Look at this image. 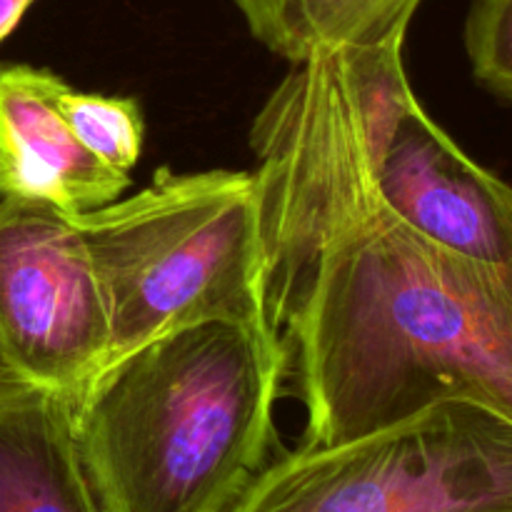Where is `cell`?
I'll list each match as a JSON object with an SVG mask.
<instances>
[{
  "label": "cell",
  "mask_w": 512,
  "mask_h": 512,
  "mask_svg": "<svg viewBox=\"0 0 512 512\" xmlns=\"http://www.w3.org/2000/svg\"><path fill=\"white\" fill-rule=\"evenodd\" d=\"M255 178L268 313L298 368L305 445L448 398L512 420V263L450 253L350 190Z\"/></svg>",
  "instance_id": "6da1fadb"
},
{
  "label": "cell",
  "mask_w": 512,
  "mask_h": 512,
  "mask_svg": "<svg viewBox=\"0 0 512 512\" xmlns=\"http://www.w3.org/2000/svg\"><path fill=\"white\" fill-rule=\"evenodd\" d=\"M290 355L278 330L208 320L110 360L73 400L100 512H230L268 465Z\"/></svg>",
  "instance_id": "7a4b0ae2"
},
{
  "label": "cell",
  "mask_w": 512,
  "mask_h": 512,
  "mask_svg": "<svg viewBox=\"0 0 512 512\" xmlns=\"http://www.w3.org/2000/svg\"><path fill=\"white\" fill-rule=\"evenodd\" d=\"M403 45L393 38L293 63L255 115V170L350 190L450 253L512 263V185L425 113Z\"/></svg>",
  "instance_id": "3957f363"
},
{
  "label": "cell",
  "mask_w": 512,
  "mask_h": 512,
  "mask_svg": "<svg viewBox=\"0 0 512 512\" xmlns=\"http://www.w3.org/2000/svg\"><path fill=\"white\" fill-rule=\"evenodd\" d=\"M73 218L103 288L108 363L208 320L275 330L255 170L160 168L135 195Z\"/></svg>",
  "instance_id": "277c9868"
},
{
  "label": "cell",
  "mask_w": 512,
  "mask_h": 512,
  "mask_svg": "<svg viewBox=\"0 0 512 512\" xmlns=\"http://www.w3.org/2000/svg\"><path fill=\"white\" fill-rule=\"evenodd\" d=\"M230 512H512V420L448 398L273 460Z\"/></svg>",
  "instance_id": "5b68a950"
},
{
  "label": "cell",
  "mask_w": 512,
  "mask_h": 512,
  "mask_svg": "<svg viewBox=\"0 0 512 512\" xmlns=\"http://www.w3.org/2000/svg\"><path fill=\"white\" fill-rule=\"evenodd\" d=\"M0 345L15 378L78 398L110 358L103 288L78 223L0 198Z\"/></svg>",
  "instance_id": "8992f818"
},
{
  "label": "cell",
  "mask_w": 512,
  "mask_h": 512,
  "mask_svg": "<svg viewBox=\"0 0 512 512\" xmlns=\"http://www.w3.org/2000/svg\"><path fill=\"white\" fill-rule=\"evenodd\" d=\"M55 80L53 70L0 63V198L88 213L118 200L130 175L75 138L55 103Z\"/></svg>",
  "instance_id": "52a82bcc"
},
{
  "label": "cell",
  "mask_w": 512,
  "mask_h": 512,
  "mask_svg": "<svg viewBox=\"0 0 512 512\" xmlns=\"http://www.w3.org/2000/svg\"><path fill=\"white\" fill-rule=\"evenodd\" d=\"M0 512H100L73 398L15 375L0 380Z\"/></svg>",
  "instance_id": "ba28073f"
},
{
  "label": "cell",
  "mask_w": 512,
  "mask_h": 512,
  "mask_svg": "<svg viewBox=\"0 0 512 512\" xmlns=\"http://www.w3.org/2000/svg\"><path fill=\"white\" fill-rule=\"evenodd\" d=\"M250 33L290 63L405 38L423 0H233Z\"/></svg>",
  "instance_id": "9c48e42d"
},
{
  "label": "cell",
  "mask_w": 512,
  "mask_h": 512,
  "mask_svg": "<svg viewBox=\"0 0 512 512\" xmlns=\"http://www.w3.org/2000/svg\"><path fill=\"white\" fill-rule=\"evenodd\" d=\"M55 103L85 150L110 168L128 173L143 153L145 123L135 98L83 93L55 80Z\"/></svg>",
  "instance_id": "30bf717a"
},
{
  "label": "cell",
  "mask_w": 512,
  "mask_h": 512,
  "mask_svg": "<svg viewBox=\"0 0 512 512\" xmlns=\"http://www.w3.org/2000/svg\"><path fill=\"white\" fill-rule=\"evenodd\" d=\"M465 50L475 80L512 105V0H475L465 20Z\"/></svg>",
  "instance_id": "8fae6325"
},
{
  "label": "cell",
  "mask_w": 512,
  "mask_h": 512,
  "mask_svg": "<svg viewBox=\"0 0 512 512\" xmlns=\"http://www.w3.org/2000/svg\"><path fill=\"white\" fill-rule=\"evenodd\" d=\"M33 3L35 0H0V43L18 28Z\"/></svg>",
  "instance_id": "7c38bea8"
},
{
  "label": "cell",
  "mask_w": 512,
  "mask_h": 512,
  "mask_svg": "<svg viewBox=\"0 0 512 512\" xmlns=\"http://www.w3.org/2000/svg\"><path fill=\"white\" fill-rule=\"evenodd\" d=\"M3 378H13V370H10L8 360H5V353H3V345H0V380Z\"/></svg>",
  "instance_id": "4fadbf2b"
}]
</instances>
